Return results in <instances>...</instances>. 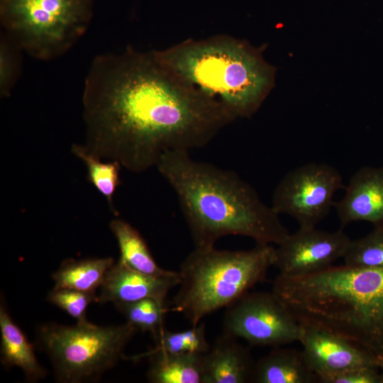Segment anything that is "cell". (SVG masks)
Listing matches in <instances>:
<instances>
[{
  "label": "cell",
  "mask_w": 383,
  "mask_h": 383,
  "mask_svg": "<svg viewBox=\"0 0 383 383\" xmlns=\"http://www.w3.org/2000/svg\"><path fill=\"white\" fill-rule=\"evenodd\" d=\"M85 148L133 172L156 167L170 150L208 144L234 116L155 57L128 48L96 56L82 96Z\"/></svg>",
  "instance_id": "1"
},
{
  "label": "cell",
  "mask_w": 383,
  "mask_h": 383,
  "mask_svg": "<svg viewBox=\"0 0 383 383\" xmlns=\"http://www.w3.org/2000/svg\"><path fill=\"white\" fill-rule=\"evenodd\" d=\"M156 167L177 195L195 247L214 246L226 235L279 245L290 234L279 214L233 171L194 160L184 150L165 152Z\"/></svg>",
  "instance_id": "2"
},
{
  "label": "cell",
  "mask_w": 383,
  "mask_h": 383,
  "mask_svg": "<svg viewBox=\"0 0 383 383\" xmlns=\"http://www.w3.org/2000/svg\"><path fill=\"white\" fill-rule=\"evenodd\" d=\"M272 292L301 324L339 335L374 357L383 353V267L344 264L301 277L279 274Z\"/></svg>",
  "instance_id": "3"
},
{
  "label": "cell",
  "mask_w": 383,
  "mask_h": 383,
  "mask_svg": "<svg viewBox=\"0 0 383 383\" xmlns=\"http://www.w3.org/2000/svg\"><path fill=\"white\" fill-rule=\"evenodd\" d=\"M265 48L218 35L152 51L171 72L237 118L252 116L274 85L276 69L264 59Z\"/></svg>",
  "instance_id": "4"
},
{
  "label": "cell",
  "mask_w": 383,
  "mask_h": 383,
  "mask_svg": "<svg viewBox=\"0 0 383 383\" xmlns=\"http://www.w3.org/2000/svg\"><path fill=\"white\" fill-rule=\"evenodd\" d=\"M274 259L275 248L270 244H257L248 250L195 247L181 265L179 289L170 311L197 326L263 282Z\"/></svg>",
  "instance_id": "5"
},
{
  "label": "cell",
  "mask_w": 383,
  "mask_h": 383,
  "mask_svg": "<svg viewBox=\"0 0 383 383\" xmlns=\"http://www.w3.org/2000/svg\"><path fill=\"white\" fill-rule=\"evenodd\" d=\"M137 330L129 323L99 326L87 319L74 326L55 323L37 329L38 346L52 362L57 382H96L124 359L123 350Z\"/></svg>",
  "instance_id": "6"
},
{
  "label": "cell",
  "mask_w": 383,
  "mask_h": 383,
  "mask_svg": "<svg viewBox=\"0 0 383 383\" xmlns=\"http://www.w3.org/2000/svg\"><path fill=\"white\" fill-rule=\"evenodd\" d=\"M93 8L94 0H0V21L23 52L48 61L83 36Z\"/></svg>",
  "instance_id": "7"
},
{
  "label": "cell",
  "mask_w": 383,
  "mask_h": 383,
  "mask_svg": "<svg viewBox=\"0 0 383 383\" xmlns=\"http://www.w3.org/2000/svg\"><path fill=\"white\" fill-rule=\"evenodd\" d=\"M223 333L260 347L299 342L304 326L272 292L246 293L226 307Z\"/></svg>",
  "instance_id": "8"
},
{
  "label": "cell",
  "mask_w": 383,
  "mask_h": 383,
  "mask_svg": "<svg viewBox=\"0 0 383 383\" xmlns=\"http://www.w3.org/2000/svg\"><path fill=\"white\" fill-rule=\"evenodd\" d=\"M343 187L340 172L326 163H309L287 172L275 187L272 208L296 220L299 228H312L334 206L333 197Z\"/></svg>",
  "instance_id": "9"
},
{
  "label": "cell",
  "mask_w": 383,
  "mask_h": 383,
  "mask_svg": "<svg viewBox=\"0 0 383 383\" xmlns=\"http://www.w3.org/2000/svg\"><path fill=\"white\" fill-rule=\"evenodd\" d=\"M351 239L341 230L299 228L275 248L274 267L286 277L313 274L343 258Z\"/></svg>",
  "instance_id": "10"
},
{
  "label": "cell",
  "mask_w": 383,
  "mask_h": 383,
  "mask_svg": "<svg viewBox=\"0 0 383 383\" xmlns=\"http://www.w3.org/2000/svg\"><path fill=\"white\" fill-rule=\"evenodd\" d=\"M302 352L318 379L363 366H377L374 356L348 340L311 326H304Z\"/></svg>",
  "instance_id": "11"
},
{
  "label": "cell",
  "mask_w": 383,
  "mask_h": 383,
  "mask_svg": "<svg viewBox=\"0 0 383 383\" xmlns=\"http://www.w3.org/2000/svg\"><path fill=\"white\" fill-rule=\"evenodd\" d=\"M334 206L342 227L365 221L383 229V166L358 169Z\"/></svg>",
  "instance_id": "12"
},
{
  "label": "cell",
  "mask_w": 383,
  "mask_h": 383,
  "mask_svg": "<svg viewBox=\"0 0 383 383\" xmlns=\"http://www.w3.org/2000/svg\"><path fill=\"white\" fill-rule=\"evenodd\" d=\"M179 283V272L170 277H155L135 270L118 260L106 272L96 302L116 304L152 298L166 303L169 292Z\"/></svg>",
  "instance_id": "13"
},
{
  "label": "cell",
  "mask_w": 383,
  "mask_h": 383,
  "mask_svg": "<svg viewBox=\"0 0 383 383\" xmlns=\"http://www.w3.org/2000/svg\"><path fill=\"white\" fill-rule=\"evenodd\" d=\"M255 363L248 347L223 333L204 354L202 383L251 382Z\"/></svg>",
  "instance_id": "14"
},
{
  "label": "cell",
  "mask_w": 383,
  "mask_h": 383,
  "mask_svg": "<svg viewBox=\"0 0 383 383\" xmlns=\"http://www.w3.org/2000/svg\"><path fill=\"white\" fill-rule=\"evenodd\" d=\"M0 332L2 365L6 369L19 367L30 382L44 379L48 372L38 361L33 345L12 320L3 300L0 304Z\"/></svg>",
  "instance_id": "15"
},
{
  "label": "cell",
  "mask_w": 383,
  "mask_h": 383,
  "mask_svg": "<svg viewBox=\"0 0 383 383\" xmlns=\"http://www.w3.org/2000/svg\"><path fill=\"white\" fill-rule=\"evenodd\" d=\"M251 382L315 383L318 382V377L302 350L277 347L255 363Z\"/></svg>",
  "instance_id": "16"
},
{
  "label": "cell",
  "mask_w": 383,
  "mask_h": 383,
  "mask_svg": "<svg viewBox=\"0 0 383 383\" xmlns=\"http://www.w3.org/2000/svg\"><path fill=\"white\" fill-rule=\"evenodd\" d=\"M204 354L154 353L148 356L151 383H202Z\"/></svg>",
  "instance_id": "17"
},
{
  "label": "cell",
  "mask_w": 383,
  "mask_h": 383,
  "mask_svg": "<svg viewBox=\"0 0 383 383\" xmlns=\"http://www.w3.org/2000/svg\"><path fill=\"white\" fill-rule=\"evenodd\" d=\"M110 229L120 250V258L129 267L155 277H170L177 272L160 267L153 258L144 238L127 221L116 218L111 221Z\"/></svg>",
  "instance_id": "18"
},
{
  "label": "cell",
  "mask_w": 383,
  "mask_h": 383,
  "mask_svg": "<svg viewBox=\"0 0 383 383\" xmlns=\"http://www.w3.org/2000/svg\"><path fill=\"white\" fill-rule=\"evenodd\" d=\"M115 262L113 257L64 260L52 273L55 289L67 288L96 293L108 270Z\"/></svg>",
  "instance_id": "19"
},
{
  "label": "cell",
  "mask_w": 383,
  "mask_h": 383,
  "mask_svg": "<svg viewBox=\"0 0 383 383\" xmlns=\"http://www.w3.org/2000/svg\"><path fill=\"white\" fill-rule=\"evenodd\" d=\"M153 338L155 345L152 349L131 359L138 360L157 352L205 354L211 347L206 337L204 323L191 326L190 328L182 331L173 332L163 328L153 335Z\"/></svg>",
  "instance_id": "20"
},
{
  "label": "cell",
  "mask_w": 383,
  "mask_h": 383,
  "mask_svg": "<svg viewBox=\"0 0 383 383\" xmlns=\"http://www.w3.org/2000/svg\"><path fill=\"white\" fill-rule=\"evenodd\" d=\"M72 152L82 160L88 171L87 179L106 197L111 210L116 212L113 204V194L121 184L119 173L121 165L116 161H104L89 152L84 145L73 144Z\"/></svg>",
  "instance_id": "21"
},
{
  "label": "cell",
  "mask_w": 383,
  "mask_h": 383,
  "mask_svg": "<svg viewBox=\"0 0 383 383\" xmlns=\"http://www.w3.org/2000/svg\"><path fill=\"white\" fill-rule=\"evenodd\" d=\"M137 331L149 332L152 336L164 328V318L169 309L165 302L146 298L114 304Z\"/></svg>",
  "instance_id": "22"
},
{
  "label": "cell",
  "mask_w": 383,
  "mask_h": 383,
  "mask_svg": "<svg viewBox=\"0 0 383 383\" xmlns=\"http://www.w3.org/2000/svg\"><path fill=\"white\" fill-rule=\"evenodd\" d=\"M344 264L358 267H383V229L351 240L343 257Z\"/></svg>",
  "instance_id": "23"
},
{
  "label": "cell",
  "mask_w": 383,
  "mask_h": 383,
  "mask_svg": "<svg viewBox=\"0 0 383 383\" xmlns=\"http://www.w3.org/2000/svg\"><path fill=\"white\" fill-rule=\"evenodd\" d=\"M20 46L7 34L1 30L0 36V94L8 97L11 93L18 79L21 67Z\"/></svg>",
  "instance_id": "24"
},
{
  "label": "cell",
  "mask_w": 383,
  "mask_h": 383,
  "mask_svg": "<svg viewBox=\"0 0 383 383\" xmlns=\"http://www.w3.org/2000/svg\"><path fill=\"white\" fill-rule=\"evenodd\" d=\"M47 301L80 321L87 319V309L91 303L97 301V295L72 289L53 288L48 293Z\"/></svg>",
  "instance_id": "25"
},
{
  "label": "cell",
  "mask_w": 383,
  "mask_h": 383,
  "mask_svg": "<svg viewBox=\"0 0 383 383\" xmlns=\"http://www.w3.org/2000/svg\"><path fill=\"white\" fill-rule=\"evenodd\" d=\"M320 383H381L377 366H363L345 370L318 379Z\"/></svg>",
  "instance_id": "26"
},
{
  "label": "cell",
  "mask_w": 383,
  "mask_h": 383,
  "mask_svg": "<svg viewBox=\"0 0 383 383\" xmlns=\"http://www.w3.org/2000/svg\"><path fill=\"white\" fill-rule=\"evenodd\" d=\"M375 363L380 372L381 383H383V353L375 356Z\"/></svg>",
  "instance_id": "27"
}]
</instances>
